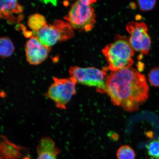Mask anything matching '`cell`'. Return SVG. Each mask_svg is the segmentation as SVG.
Instances as JSON below:
<instances>
[{
	"label": "cell",
	"instance_id": "obj_15",
	"mask_svg": "<svg viewBox=\"0 0 159 159\" xmlns=\"http://www.w3.org/2000/svg\"><path fill=\"white\" fill-rule=\"evenodd\" d=\"M148 155L154 159H159V138L146 145Z\"/></svg>",
	"mask_w": 159,
	"mask_h": 159
},
{
	"label": "cell",
	"instance_id": "obj_2",
	"mask_svg": "<svg viewBox=\"0 0 159 159\" xmlns=\"http://www.w3.org/2000/svg\"><path fill=\"white\" fill-rule=\"evenodd\" d=\"M102 51L109 69L112 72L129 68L134 63V49L124 37H118L114 42L107 45Z\"/></svg>",
	"mask_w": 159,
	"mask_h": 159
},
{
	"label": "cell",
	"instance_id": "obj_13",
	"mask_svg": "<svg viewBox=\"0 0 159 159\" xmlns=\"http://www.w3.org/2000/svg\"><path fill=\"white\" fill-rule=\"evenodd\" d=\"M46 24L44 16L38 13L30 16L28 21L29 27L34 32L38 31Z\"/></svg>",
	"mask_w": 159,
	"mask_h": 159
},
{
	"label": "cell",
	"instance_id": "obj_9",
	"mask_svg": "<svg viewBox=\"0 0 159 159\" xmlns=\"http://www.w3.org/2000/svg\"><path fill=\"white\" fill-rule=\"evenodd\" d=\"M37 159H57L59 153L53 139L48 136L43 137L37 147Z\"/></svg>",
	"mask_w": 159,
	"mask_h": 159
},
{
	"label": "cell",
	"instance_id": "obj_7",
	"mask_svg": "<svg viewBox=\"0 0 159 159\" xmlns=\"http://www.w3.org/2000/svg\"><path fill=\"white\" fill-rule=\"evenodd\" d=\"M126 28L130 37L129 41L134 50L141 55H148L150 51L151 41L148 33V27L144 22H130Z\"/></svg>",
	"mask_w": 159,
	"mask_h": 159
},
{
	"label": "cell",
	"instance_id": "obj_16",
	"mask_svg": "<svg viewBox=\"0 0 159 159\" xmlns=\"http://www.w3.org/2000/svg\"><path fill=\"white\" fill-rule=\"evenodd\" d=\"M148 80L152 86L159 87V67L151 70L148 75Z\"/></svg>",
	"mask_w": 159,
	"mask_h": 159
},
{
	"label": "cell",
	"instance_id": "obj_6",
	"mask_svg": "<svg viewBox=\"0 0 159 159\" xmlns=\"http://www.w3.org/2000/svg\"><path fill=\"white\" fill-rule=\"evenodd\" d=\"M70 77L75 78L77 83L89 87H96L97 91L106 93L105 78L106 73L94 67L83 68L71 66L69 70Z\"/></svg>",
	"mask_w": 159,
	"mask_h": 159
},
{
	"label": "cell",
	"instance_id": "obj_1",
	"mask_svg": "<svg viewBox=\"0 0 159 159\" xmlns=\"http://www.w3.org/2000/svg\"><path fill=\"white\" fill-rule=\"evenodd\" d=\"M105 80L111 102L125 111H138L148 100L149 89L146 77L132 67L111 73Z\"/></svg>",
	"mask_w": 159,
	"mask_h": 159
},
{
	"label": "cell",
	"instance_id": "obj_3",
	"mask_svg": "<svg viewBox=\"0 0 159 159\" xmlns=\"http://www.w3.org/2000/svg\"><path fill=\"white\" fill-rule=\"evenodd\" d=\"M97 2L93 0L75 2L64 19L73 29L85 31L91 30L96 22V15L91 5Z\"/></svg>",
	"mask_w": 159,
	"mask_h": 159
},
{
	"label": "cell",
	"instance_id": "obj_18",
	"mask_svg": "<svg viewBox=\"0 0 159 159\" xmlns=\"http://www.w3.org/2000/svg\"><path fill=\"white\" fill-rule=\"evenodd\" d=\"M22 159H31L30 158L28 157H25L24 158H23Z\"/></svg>",
	"mask_w": 159,
	"mask_h": 159
},
{
	"label": "cell",
	"instance_id": "obj_10",
	"mask_svg": "<svg viewBox=\"0 0 159 159\" xmlns=\"http://www.w3.org/2000/svg\"><path fill=\"white\" fill-rule=\"evenodd\" d=\"M1 159H22L21 152L27 150L24 147L17 145L10 141L7 137L1 136Z\"/></svg>",
	"mask_w": 159,
	"mask_h": 159
},
{
	"label": "cell",
	"instance_id": "obj_12",
	"mask_svg": "<svg viewBox=\"0 0 159 159\" xmlns=\"http://www.w3.org/2000/svg\"><path fill=\"white\" fill-rule=\"evenodd\" d=\"M15 47L9 37H2L0 40V55L3 58L9 57L12 55Z\"/></svg>",
	"mask_w": 159,
	"mask_h": 159
},
{
	"label": "cell",
	"instance_id": "obj_8",
	"mask_svg": "<svg viewBox=\"0 0 159 159\" xmlns=\"http://www.w3.org/2000/svg\"><path fill=\"white\" fill-rule=\"evenodd\" d=\"M25 49L28 62L32 65H38L47 58L51 48L41 44L36 38L32 37L26 43Z\"/></svg>",
	"mask_w": 159,
	"mask_h": 159
},
{
	"label": "cell",
	"instance_id": "obj_17",
	"mask_svg": "<svg viewBox=\"0 0 159 159\" xmlns=\"http://www.w3.org/2000/svg\"><path fill=\"white\" fill-rule=\"evenodd\" d=\"M139 8L143 11H148L154 8L156 3V1H139Z\"/></svg>",
	"mask_w": 159,
	"mask_h": 159
},
{
	"label": "cell",
	"instance_id": "obj_14",
	"mask_svg": "<svg viewBox=\"0 0 159 159\" xmlns=\"http://www.w3.org/2000/svg\"><path fill=\"white\" fill-rule=\"evenodd\" d=\"M117 159H135L136 154L132 147L124 145L119 147L116 153Z\"/></svg>",
	"mask_w": 159,
	"mask_h": 159
},
{
	"label": "cell",
	"instance_id": "obj_11",
	"mask_svg": "<svg viewBox=\"0 0 159 159\" xmlns=\"http://www.w3.org/2000/svg\"><path fill=\"white\" fill-rule=\"evenodd\" d=\"M23 11V7L17 1H1V17L3 19L9 18L14 13H19Z\"/></svg>",
	"mask_w": 159,
	"mask_h": 159
},
{
	"label": "cell",
	"instance_id": "obj_5",
	"mask_svg": "<svg viewBox=\"0 0 159 159\" xmlns=\"http://www.w3.org/2000/svg\"><path fill=\"white\" fill-rule=\"evenodd\" d=\"M72 28L66 22L57 20L53 25L46 24L38 31L34 32L35 37L43 45L51 47L59 41H63L74 36Z\"/></svg>",
	"mask_w": 159,
	"mask_h": 159
},
{
	"label": "cell",
	"instance_id": "obj_4",
	"mask_svg": "<svg viewBox=\"0 0 159 159\" xmlns=\"http://www.w3.org/2000/svg\"><path fill=\"white\" fill-rule=\"evenodd\" d=\"M53 80L44 96L53 101L57 108L66 109L67 105L76 94L77 81L71 77L66 79L53 77Z\"/></svg>",
	"mask_w": 159,
	"mask_h": 159
}]
</instances>
